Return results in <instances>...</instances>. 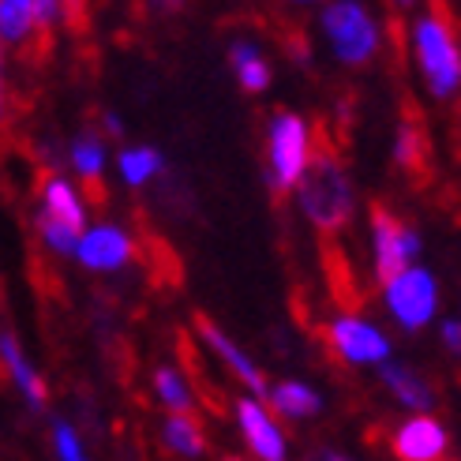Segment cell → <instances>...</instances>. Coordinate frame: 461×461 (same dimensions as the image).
I'll return each instance as SVG.
<instances>
[{"instance_id":"obj_1","label":"cell","mask_w":461,"mask_h":461,"mask_svg":"<svg viewBox=\"0 0 461 461\" xmlns=\"http://www.w3.org/2000/svg\"><path fill=\"white\" fill-rule=\"evenodd\" d=\"M301 206L319 233H338L353 218V184L330 147L312 150L308 173L301 180Z\"/></svg>"},{"instance_id":"obj_2","label":"cell","mask_w":461,"mask_h":461,"mask_svg":"<svg viewBox=\"0 0 461 461\" xmlns=\"http://www.w3.org/2000/svg\"><path fill=\"white\" fill-rule=\"evenodd\" d=\"M412 50H417L424 83L435 98H450L461 90V45L454 41V31L443 12L424 15L412 27Z\"/></svg>"},{"instance_id":"obj_3","label":"cell","mask_w":461,"mask_h":461,"mask_svg":"<svg viewBox=\"0 0 461 461\" xmlns=\"http://www.w3.org/2000/svg\"><path fill=\"white\" fill-rule=\"evenodd\" d=\"M312 161V131L296 113H274L267 131V173L274 195L301 188Z\"/></svg>"},{"instance_id":"obj_4","label":"cell","mask_w":461,"mask_h":461,"mask_svg":"<svg viewBox=\"0 0 461 461\" xmlns=\"http://www.w3.org/2000/svg\"><path fill=\"white\" fill-rule=\"evenodd\" d=\"M322 31H327L330 50L338 53V60L349 64V68L367 64L379 50L375 19L367 15V8L357 5V0H334V5L322 12Z\"/></svg>"},{"instance_id":"obj_5","label":"cell","mask_w":461,"mask_h":461,"mask_svg":"<svg viewBox=\"0 0 461 461\" xmlns=\"http://www.w3.org/2000/svg\"><path fill=\"white\" fill-rule=\"evenodd\" d=\"M372 244H375V278L386 285L402 270H409L412 256L420 251V237L409 221L390 214L383 203H372Z\"/></svg>"},{"instance_id":"obj_6","label":"cell","mask_w":461,"mask_h":461,"mask_svg":"<svg viewBox=\"0 0 461 461\" xmlns=\"http://www.w3.org/2000/svg\"><path fill=\"white\" fill-rule=\"evenodd\" d=\"M386 293V308L405 330H420L435 319L439 308V285H435V274L424 267H409L402 270L394 282L383 285Z\"/></svg>"},{"instance_id":"obj_7","label":"cell","mask_w":461,"mask_h":461,"mask_svg":"<svg viewBox=\"0 0 461 461\" xmlns=\"http://www.w3.org/2000/svg\"><path fill=\"white\" fill-rule=\"evenodd\" d=\"M327 341H330V349L349 364H383L390 357V341L383 338V330L357 315L334 319L327 330Z\"/></svg>"},{"instance_id":"obj_8","label":"cell","mask_w":461,"mask_h":461,"mask_svg":"<svg viewBox=\"0 0 461 461\" xmlns=\"http://www.w3.org/2000/svg\"><path fill=\"white\" fill-rule=\"evenodd\" d=\"M447 454H450V435L439 420L428 417V412L405 420L394 431V457L398 461H447Z\"/></svg>"},{"instance_id":"obj_9","label":"cell","mask_w":461,"mask_h":461,"mask_svg":"<svg viewBox=\"0 0 461 461\" xmlns=\"http://www.w3.org/2000/svg\"><path fill=\"white\" fill-rule=\"evenodd\" d=\"M195 330H199V338L206 341V345H211V353L229 367V372H233L248 390H251V394H270V390H267V379H263V372H259V367H256V360H251L244 349H240V345L233 341V338H229L221 327H218V322L211 319V315H203V312H195Z\"/></svg>"},{"instance_id":"obj_10","label":"cell","mask_w":461,"mask_h":461,"mask_svg":"<svg viewBox=\"0 0 461 461\" xmlns=\"http://www.w3.org/2000/svg\"><path fill=\"white\" fill-rule=\"evenodd\" d=\"M131 256H135V240L117 225L86 229L79 237V248H76V259L86 270H121Z\"/></svg>"},{"instance_id":"obj_11","label":"cell","mask_w":461,"mask_h":461,"mask_svg":"<svg viewBox=\"0 0 461 461\" xmlns=\"http://www.w3.org/2000/svg\"><path fill=\"white\" fill-rule=\"evenodd\" d=\"M237 424L248 450L259 461H285V435L282 428L270 420V412L256 398H240L237 402Z\"/></svg>"},{"instance_id":"obj_12","label":"cell","mask_w":461,"mask_h":461,"mask_svg":"<svg viewBox=\"0 0 461 461\" xmlns=\"http://www.w3.org/2000/svg\"><path fill=\"white\" fill-rule=\"evenodd\" d=\"M68 161L76 166V173L83 176V188H86V199L95 206H105V184H102V166H105V147L98 135L83 131L79 140H72V147H68Z\"/></svg>"},{"instance_id":"obj_13","label":"cell","mask_w":461,"mask_h":461,"mask_svg":"<svg viewBox=\"0 0 461 461\" xmlns=\"http://www.w3.org/2000/svg\"><path fill=\"white\" fill-rule=\"evenodd\" d=\"M0 364L8 367V375H12V383L23 390V398H27V405L34 409V412H41L45 409V402H50V390H45V383H41V375L31 367V360L23 357V349H19V341L5 330L0 334Z\"/></svg>"},{"instance_id":"obj_14","label":"cell","mask_w":461,"mask_h":461,"mask_svg":"<svg viewBox=\"0 0 461 461\" xmlns=\"http://www.w3.org/2000/svg\"><path fill=\"white\" fill-rule=\"evenodd\" d=\"M38 211H41L45 218H53V221L68 225L72 233L83 237V229H86L83 199H79V192H76L64 176H50V180H45V188H41V206H38Z\"/></svg>"},{"instance_id":"obj_15","label":"cell","mask_w":461,"mask_h":461,"mask_svg":"<svg viewBox=\"0 0 461 461\" xmlns=\"http://www.w3.org/2000/svg\"><path fill=\"white\" fill-rule=\"evenodd\" d=\"M379 379H383V386H386L405 409L428 412V409L435 405V386H431L424 375L412 372L409 364H383V367H379Z\"/></svg>"},{"instance_id":"obj_16","label":"cell","mask_w":461,"mask_h":461,"mask_svg":"<svg viewBox=\"0 0 461 461\" xmlns=\"http://www.w3.org/2000/svg\"><path fill=\"white\" fill-rule=\"evenodd\" d=\"M394 161L412 176V180H424L431 169V140L417 117H409L398 124V140H394Z\"/></svg>"},{"instance_id":"obj_17","label":"cell","mask_w":461,"mask_h":461,"mask_svg":"<svg viewBox=\"0 0 461 461\" xmlns=\"http://www.w3.org/2000/svg\"><path fill=\"white\" fill-rule=\"evenodd\" d=\"M229 64H233L237 83L248 90V95H263V90H270V79H274L270 76V64L263 60V53L248 38L229 45Z\"/></svg>"},{"instance_id":"obj_18","label":"cell","mask_w":461,"mask_h":461,"mask_svg":"<svg viewBox=\"0 0 461 461\" xmlns=\"http://www.w3.org/2000/svg\"><path fill=\"white\" fill-rule=\"evenodd\" d=\"M176 349H180V360L184 364H192V386H195V398L206 405V412H211V417H225V390L203 372V357H199V349H195V341L188 338V334H180V341H176Z\"/></svg>"},{"instance_id":"obj_19","label":"cell","mask_w":461,"mask_h":461,"mask_svg":"<svg viewBox=\"0 0 461 461\" xmlns=\"http://www.w3.org/2000/svg\"><path fill=\"white\" fill-rule=\"evenodd\" d=\"M161 435H166V447L176 450L180 457H203L206 454V431L195 420V412H169L166 424H161Z\"/></svg>"},{"instance_id":"obj_20","label":"cell","mask_w":461,"mask_h":461,"mask_svg":"<svg viewBox=\"0 0 461 461\" xmlns=\"http://www.w3.org/2000/svg\"><path fill=\"white\" fill-rule=\"evenodd\" d=\"M270 405L278 409L282 417H289V420H308V417H315V412L322 409V398L315 394L312 386L296 383V379H285L278 386H270Z\"/></svg>"},{"instance_id":"obj_21","label":"cell","mask_w":461,"mask_h":461,"mask_svg":"<svg viewBox=\"0 0 461 461\" xmlns=\"http://www.w3.org/2000/svg\"><path fill=\"white\" fill-rule=\"evenodd\" d=\"M154 394L169 412H195V386L184 379L173 364H158L154 367Z\"/></svg>"},{"instance_id":"obj_22","label":"cell","mask_w":461,"mask_h":461,"mask_svg":"<svg viewBox=\"0 0 461 461\" xmlns=\"http://www.w3.org/2000/svg\"><path fill=\"white\" fill-rule=\"evenodd\" d=\"M34 31H41L34 0H0V38H8L12 45H23Z\"/></svg>"},{"instance_id":"obj_23","label":"cell","mask_w":461,"mask_h":461,"mask_svg":"<svg viewBox=\"0 0 461 461\" xmlns=\"http://www.w3.org/2000/svg\"><path fill=\"white\" fill-rule=\"evenodd\" d=\"M161 154L158 150H150V147H128V150H121V176L131 184V188H140V184H147L150 176H158L161 173Z\"/></svg>"},{"instance_id":"obj_24","label":"cell","mask_w":461,"mask_h":461,"mask_svg":"<svg viewBox=\"0 0 461 461\" xmlns=\"http://www.w3.org/2000/svg\"><path fill=\"white\" fill-rule=\"evenodd\" d=\"M34 229H38L41 244L50 248V251H57V256H76V248H79V233H72L68 225L53 221V218H45V214L38 211V214H34Z\"/></svg>"},{"instance_id":"obj_25","label":"cell","mask_w":461,"mask_h":461,"mask_svg":"<svg viewBox=\"0 0 461 461\" xmlns=\"http://www.w3.org/2000/svg\"><path fill=\"white\" fill-rule=\"evenodd\" d=\"M53 447H57V457L60 461H86L79 435H76V428L68 424V420H57L53 424Z\"/></svg>"},{"instance_id":"obj_26","label":"cell","mask_w":461,"mask_h":461,"mask_svg":"<svg viewBox=\"0 0 461 461\" xmlns=\"http://www.w3.org/2000/svg\"><path fill=\"white\" fill-rule=\"evenodd\" d=\"M439 334H443V345H447V349L461 360V319H447L443 327H439Z\"/></svg>"},{"instance_id":"obj_27","label":"cell","mask_w":461,"mask_h":461,"mask_svg":"<svg viewBox=\"0 0 461 461\" xmlns=\"http://www.w3.org/2000/svg\"><path fill=\"white\" fill-rule=\"evenodd\" d=\"M34 8H38L41 34H50V23H53V19H57V12H60V0H34Z\"/></svg>"},{"instance_id":"obj_28","label":"cell","mask_w":461,"mask_h":461,"mask_svg":"<svg viewBox=\"0 0 461 461\" xmlns=\"http://www.w3.org/2000/svg\"><path fill=\"white\" fill-rule=\"evenodd\" d=\"M304 461H353V457L341 454V450H330V447H319V450H312Z\"/></svg>"},{"instance_id":"obj_29","label":"cell","mask_w":461,"mask_h":461,"mask_svg":"<svg viewBox=\"0 0 461 461\" xmlns=\"http://www.w3.org/2000/svg\"><path fill=\"white\" fill-rule=\"evenodd\" d=\"M154 5H158V12H180L188 0H154Z\"/></svg>"},{"instance_id":"obj_30","label":"cell","mask_w":461,"mask_h":461,"mask_svg":"<svg viewBox=\"0 0 461 461\" xmlns=\"http://www.w3.org/2000/svg\"><path fill=\"white\" fill-rule=\"evenodd\" d=\"M394 5H402V8H409V5H412V0H394Z\"/></svg>"},{"instance_id":"obj_31","label":"cell","mask_w":461,"mask_h":461,"mask_svg":"<svg viewBox=\"0 0 461 461\" xmlns=\"http://www.w3.org/2000/svg\"><path fill=\"white\" fill-rule=\"evenodd\" d=\"M0 109H5V86H0Z\"/></svg>"},{"instance_id":"obj_32","label":"cell","mask_w":461,"mask_h":461,"mask_svg":"<svg viewBox=\"0 0 461 461\" xmlns=\"http://www.w3.org/2000/svg\"><path fill=\"white\" fill-rule=\"evenodd\" d=\"M221 461H244V457H233V454H229V457H221Z\"/></svg>"},{"instance_id":"obj_33","label":"cell","mask_w":461,"mask_h":461,"mask_svg":"<svg viewBox=\"0 0 461 461\" xmlns=\"http://www.w3.org/2000/svg\"><path fill=\"white\" fill-rule=\"evenodd\" d=\"M0 60H5V50H0Z\"/></svg>"}]
</instances>
